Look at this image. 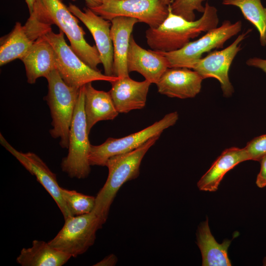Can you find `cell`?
<instances>
[{
    "label": "cell",
    "mask_w": 266,
    "mask_h": 266,
    "mask_svg": "<svg viewBox=\"0 0 266 266\" xmlns=\"http://www.w3.org/2000/svg\"><path fill=\"white\" fill-rule=\"evenodd\" d=\"M110 35L113 47V75L118 77L129 76L127 56L131 34L137 19L116 17L111 21Z\"/></svg>",
    "instance_id": "cell-18"
},
{
    "label": "cell",
    "mask_w": 266,
    "mask_h": 266,
    "mask_svg": "<svg viewBox=\"0 0 266 266\" xmlns=\"http://www.w3.org/2000/svg\"><path fill=\"white\" fill-rule=\"evenodd\" d=\"M117 261L118 259L117 256L113 254H111L97 263L96 265H94V266H113L117 264Z\"/></svg>",
    "instance_id": "cell-30"
},
{
    "label": "cell",
    "mask_w": 266,
    "mask_h": 266,
    "mask_svg": "<svg viewBox=\"0 0 266 266\" xmlns=\"http://www.w3.org/2000/svg\"><path fill=\"white\" fill-rule=\"evenodd\" d=\"M249 160L245 148L233 147L225 149L202 176L197 186L201 191H216L226 173L239 163Z\"/></svg>",
    "instance_id": "cell-19"
},
{
    "label": "cell",
    "mask_w": 266,
    "mask_h": 266,
    "mask_svg": "<svg viewBox=\"0 0 266 266\" xmlns=\"http://www.w3.org/2000/svg\"><path fill=\"white\" fill-rule=\"evenodd\" d=\"M71 0L75 1L76 0ZM102 0H84L87 7L90 8L100 5L102 3Z\"/></svg>",
    "instance_id": "cell-31"
},
{
    "label": "cell",
    "mask_w": 266,
    "mask_h": 266,
    "mask_svg": "<svg viewBox=\"0 0 266 266\" xmlns=\"http://www.w3.org/2000/svg\"><path fill=\"white\" fill-rule=\"evenodd\" d=\"M0 142L9 152L34 175L44 189L50 195L58 206L64 219L72 216L64 200L61 187L57 181L56 174L36 154L33 152H20L12 146L0 134Z\"/></svg>",
    "instance_id": "cell-12"
},
{
    "label": "cell",
    "mask_w": 266,
    "mask_h": 266,
    "mask_svg": "<svg viewBox=\"0 0 266 266\" xmlns=\"http://www.w3.org/2000/svg\"><path fill=\"white\" fill-rule=\"evenodd\" d=\"M260 162L261 169L257 175L256 183L259 188H264L266 186V155Z\"/></svg>",
    "instance_id": "cell-28"
},
{
    "label": "cell",
    "mask_w": 266,
    "mask_h": 266,
    "mask_svg": "<svg viewBox=\"0 0 266 266\" xmlns=\"http://www.w3.org/2000/svg\"><path fill=\"white\" fill-rule=\"evenodd\" d=\"M46 79L48 91L45 99L52 117V128L49 133L53 138L60 139L62 148L68 149L70 127L80 88L67 85L56 68Z\"/></svg>",
    "instance_id": "cell-4"
},
{
    "label": "cell",
    "mask_w": 266,
    "mask_h": 266,
    "mask_svg": "<svg viewBox=\"0 0 266 266\" xmlns=\"http://www.w3.org/2000/svg\"><path fill=\"white\" fill-rule=\"evenodd\" d=\"M30 18L43 28L51 29L57 25L66 34L75 53L87 65L99 70L101 64L96 46L90 45L85 40V32L78 24L77 18L61 0H34L33 9Z\"/></svg>",
    "instance_id": "cell-2"
},
{
    "label": "cell",
    "mask_w": 266,
    "mask_h": 266,
    "mask_svg": "<svg viewBox=\"0 0 266 266\" xmlns=\"http://www.w3.org/2000/svg\"><path fill=\"white\" fill-rule=\"evenodd\" d=\"M28 6L30 15L31 14L33 11L34 0H25Z\"/></svg>",
    "instance_id": "cell-32"
},
{
    "label": "cell",
    "mask_w": 266,
    "mask_h": 266,
    "mask_svg": "<svg viewBox=\"0 0 266 266\" xmlns=\"http://www.w3.org/2000/svg\"><path fill=\"white\" fill-rule=\"evenodd\" d=\"M21 60L24 63L27 81L30 84L35 83L41 77L46 79L56 68L54 50L44 35L33 43Z\"/></svg>",
    "instance_id": "cell-17"
},
{
    "label": "cell",
    "mask_w": 266,
    "mask_h": 266,
    "mask_svg": "<svg viewBox=\"0 0 266 266\" xmlns=\"http://www.w3.org/2000/svg\"><path fill=\"white\" fill-rule=\"evenodd\" d=\"M245 148L249 160L260 161L266 155V134L254 138Z\"/></svg>",
    "instance_id": "cell-27"
},
{
    "label": "cell",
    "mask_w": 266,
    "mask_h": 266,
    "mask_svg": "<svg viewBox=\"0 0 266 266\" xmlns=\"http://www.w3.org/2000/svg\"><path fill=\"white\" fill-rule=\"evenodd\" d=\"M162 2L166 5H168L171 3V0H161Z\"/></svg>",
    "instance_id": "cell-33"
},
{
    "label": "cell",
    "mask_w": 266,
    "mask_h": 266,
    "mask_svg": "<svg viewBox=\"0 0 266 266\" xmlns=\"http://www.w3.org/2000/svg\"><path fill=\"white\" fill-rule=\"evenodd\" d=\"M263 262V266H266V257L264 258Z\"/></svg>",
    "instance_id": "cell-34"
},
{
    "label": "cell",
    "mask_w": 266,
    "mask_h": 266,
    "mask_svg": "<svg viewBox=\"0 0 266 266\" xmlns=\"http://www.w3.org/2000/svg\"><path fill=\"white\" fill-rule=\"evenodd\" d=\"M247 65L262 69L266 74V60L257 57L249 58L246 62Z\"/></svg>",
    "instance_id": "cell-29"
},
{
    "label": "cell",
    "mask_w": 266,
    "mask_h": 266,
    "mask_svg": "<svg viewBox=\"0 0 266 266\" xmlns=\"http://www.w3.org/2000/svg\"><path fill=\"white\" fill-rule=\"evenodd\" d=\"M64 200L72 216L91 212L95 205L96 197L62 188Z\"/></svg>",
    "instance_id": "cell-25"
},
{
    "label": "cell",
    "mask_w": 266,
    "mask_h": 266,
    "mask_svg": "<svg viewBox=\"0 0 266 266\" xmlns=\"http://www.w3.org/2000/svg\"><path fill=\"white\" fill-rule=\"evenodd\" d=\"M110 83L109 92L119 113H127L145 107L151 82L145 79L135 81L128 76L118 77Z\"/></svg>",
    "instance_id": "cell-16"
},
{
    "label": "cell",
    "mask_w": 266,
    "mask_h": 266,
    "mask_svg": "<svg viewBox=\"0 0 266 266\" xmlns=\"http://www.w3.org/2000/svg\"><path fill=\"white\" fill-rule=\"evenodd\" d=\"M90 9L106 20L129 17L146 23L150 28L158 27L168 14V5L161 0H103L100 5Z\"/></svg>",
    "instance_id": "cell-10"
},
{
    "label": "cell",
    "mask_w": 266,
    "mask_h": 266,
    "mask_svg": "<svg viewBox=\"0 0 266 266\" xmlns=\"http://www.w3.org/2000/svg\"><path fill=\"white\" fill-rule=\"evenodd\" d=\"M57 234L48 243L53 247L73 257L85 253L92 246L96 233L103 224L93 211L65 219Z\"/></svg>",
    "instance_id": "cell-8"
},
{
    "label": "cell",
    "mask_w": 266,
    "mask_h": 266,
    "mask_svg": "<svg viewBox=\"0 0 266 266\" xmlns=\"http://www.w3.org/2000/svg\"><path fill=\"white\" fill-rule=\"evenodd\" d=\"M84 95L85 85L80 89L70 127L68 154L61 163L64 172L71 178L78 179L87 177L91 170L89 156L91 144L84 109Z\"/></svg>",
    "instance_id": "cell-6"
},
{
    "label": "cell",
    "mask_w": 266,
    "mask_h": 266,
    "mask_svg": "<svg viewBox=\"0 0 266 266\" xmlns=\"http://www.w3.org/2000/svg\"><path fill=\"white\" fill-rule=\"evenodd\" d=\"M202 13L198 20L189 21L173 13L168 5V14L164 21L156 28L149 27L146 31L147 44L154 51H176L202 33L218 27L219 18L214 6L206 2Z\"/></svg>",
    "instance_id": "cell-1"
},
{
    "label": "cell",
    "mask_w": 266,
    "mask_h": 266,
    "mask_svg": "<svg viewBox=\"0 0 266 266\" xmlns=\"http://www.w3.org/2000/svg\"><path fill=\"white\" fill-rule=\"evenodd\" d=\"M205 0H174L169 5L171 12L189 21L195 20V11L203 13Z\"/></svg>",
    "instance_id": "cell-26"
},
{
    "label": "cell",
    "mask_w": 266,
    "mask_h": 266,
    "mask_svg": "<svg viewBox=\"0 0 266 266\" xmlns=\"http://www.w3.org/2000/svg\"><path fill=\"white\" fill-rule=\"evenodd\" d=\"M127 67L129 73L136 71L145 80L156 84L169 67L166 58L162 53L142 48L132 35L127 56Z\"/></svg>",
    "instance_id": "cell-15"
},
{
    "label": "cell",
    "mask_w": 266,
    "mask_h": 266,
    "mask_svg": "<svg viewBox=\"0 0 266 266\" xmlns=\"http://www.w3.org/2000/svg\"><path fill=\"white\" fill-rule=\"evenodd\" d=\"M222 3L238 7L244 18L258 30L261 45L266 46V8L261 0H223Z\"/></svg>",
    "instance_id": "cell-24"
},
{
    "label": "cell",
    "mask_w": 266,
    "mask_h": 266,
    "mask_svg": "<svg viewBox=\"0 0 266 266\" xmlns=\"http://www.w3.org/2000/svg\"><path fill=\"white\" fill-rule=\"evenodd\" d=\"M160 135L155 136L136 149L110 157L105 166L108 170L107 180L98 192L92 211L104 224L110 206L120 188L127 181L136 178L140 173L142 160Z\"/></svg>",
    "instance_id": "cell-3"
},
{
    "label": "cell",
    "mask_w": 266,
    "mask_h": 266,
    "mask_svg": "<svg viewBox=\"0 0 266 266\" xmlns=\"http://www.w3.org/2000/svg\"><path fill=\"white\" fill-rule=\"evenodd\" d=\"M187 67H168L156 84L158 92L170 98H192L200 91L203 78Z\"/></svg>",
    "instance_id": "cell-14"
},
{
    "label": "cell",
    "mask_w": 266,
    "mask_h": 266,
    "mask_svg": "<svg viewBox=\"0 0 266 266\" xmlns=\"http://www.w3.org/2000/svg\"><path fill=\"white\" fill-rule=\"evenodd\" d=\"M0 66L17 59L21 60L34 42L18 22L10 33L0 38Z\"/></svg>",
    "instance_id": "cell-23"
},
{
    "label": "cell",
    "mask_w": 266,
    "mask_h": 266,
    "mask_svg": "<svg viewBox=\"0 0 266 266\" xmlns=\"http://www.w3.org/2000/svg\"><path fill=\"white\" fill-rule=\"evenodd\" d=\"M251 31L248 30L239 34L229 46L220 51H214L199 60L192 69L204 79L213 78L220 83L223 95L229 97L234 92L230 82L229 71L233 59L241 50V42Z\"/></svg>",
    "instance_id": "cell-11"
},
{
    "label": "cell",
    "mask_w": 266,
    "mask_h": 266,
    "mask_svg": "<svg viewBox=\"0 0 266 266\" xmlns=\"http://www.w3.org/2000/svg\"><path fill=\"white\" fill-rule=\"evenodd\" d=\"M71 257L48 242L34 240L31 247L21 250L16 261L22 266H62Z\"/></svg>",
    "instance_id": "cell-22"
},
{
    "label": "cell",
    "mask_w": 266,
    "mask_h": 266,
    "mask_svg": "<svg viewBox=\"0 0 266 266\" xmlns=\"http://www.w3.org/2000/svg\"><path fill=\"white\" fill-rule=\"evenodd\" d=\"M70 11L88 28L93 36L99 51L104 74L113 75V47L110 35L111 22L97 14L89 7L81 10L76 5L70 3Z\"/></svg>",
    "instance_id": "cell-13"
},
{
    "label": "cell",
    "mask_w": 266,
    "mask_h": 266,
    "mask_svg": "<svg viewBox=\"0 0 266 266\" xmlns=\"http://www.w3.org/2000/svg\"><path fill=\"white\" fill-rule=\"evenodd\" d=\"M84 109L89 133L97 123L113 120L119 113L109 92L96 90L92 82L85 85Z\"/></svg>",
    "instance_id": "cell-20"
},
{
    "label": "cell",
    "mask_w": 266,
    "mask_h": 266,
    "mask_svg": "<svg viewBox=\"0 0 266 266\" xmlns=\"http://www.w3.org/2000/svg\"><path fill=\"white\" fill-rule=\"evenodd\" d=\"M178 119L176 111L166 114L162 119L137 132L119 138H108L99 145H91L89 156L90 166H105L110 157L133 151L151 138L160 135Z\"/></svg>",
    "instance_id": "cell-7"
},
{
    "label": "cell",
    "mask_w": 266,
    "mask_h": 266,
    "mask_svg": "<svg viewBox=\"0 0 266 266\" xmlns=\"http://www.w3.org/2000/svg\"><path fill=\"white\" fill-rule=\"evenodd\" d=\"M231 241L218 243L211 234L208 219L200 223L197 232V244L200 251L203 266H231L228 250Z\"/></svg>",
    "instance_id": "cell-21"
},
{
    "label": "cell",
    "mask_w": 266,
    "mask_h": 266,
    "mask_svg": "<svg viewBox=\"0 0 266 266\" xmlns=\"http://www.w3.org/2000/svg\"><path fill=\"white\" fill-rule=\"evenodd\" d=\"M44 36L54 50L56 69L67 85L80 88L93 81L111 83L118 78L102 74L84 63L66 43L63 32L56 33L51 30Z\"/></svg>",
    "instance_id": "cell-5"
},
{
    "label": "cell",
    "mask_w": 266,
    "mask_h": 266,
    "mask_svg": "<svg viewBox=\"0 0 266 266\" xmlns=\"http://www.w3.org/2000/svg\"><path fill=\"white\" fill-rule=\"evenodd\" d=\"M241 28V21L232 23L230 21L225 20L220 27L209 30L198 39L190 41L177 50L160 52L166 58L169 67L192 69L203 53L223 48L226 41L239 33Z\"/></svg>",
    "instance_id": "cell-9"
}]
</instances>
